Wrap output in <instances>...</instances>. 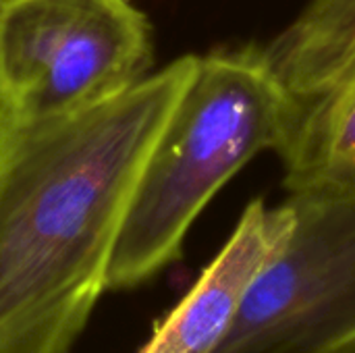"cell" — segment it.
I'll list each match as a JSON object with an SVG mask.
<instances>
[{
  "label": "cell",
  "instance_id": "6",
  "mask_svg": "<svg viewBox=\"0 0 355 353\" xmlns=\"http://www.w3.org/2000/svg\"><path fill=\"white\" fill-rule=\"evenodd\" d=\"M291 221L285 202L268 208L262 200H252L227 243L137 353L214 352L229 333L250 285L285 239Z\"/></svg>",
  "mask_w": 355,
  "mask_h": 353
},
{
  "label": "cell",
  "instance_id": "2",
  "mask_svg": "<svg viewBox=\"0 0 355 353\" xmlns=\"http://www.w3.org/2000/svg\"><path fill=\"white\" fill-rule=\"evenodd\" d=\"M283 133L285 100L260 46L198 56L133 191L108 291L135 289L177 262L210 200L252 158L277 152Z\"/></svg>",
  "mask_w": 355,
  "mask_h": 353
},
{
  "label": "cell",
  "instance_id": "1",
  "mask_svg": "<svg viewBox=\"0 0 355 353\" xmlns=\"http://www.w3.org/2000/svg\"><path fill=\"white\" fill-rule=\"evenodd\" d=\"M187 54L129 89L0 129V353H71L108 291L144 164L196 71Z\"/></svg>",
  "mask_w": 355,
  "mask_h": 353
},
{
  "label": "cell",
  "instance_id": "7",
  "mask_svg": "<svg viewBox=\"0 0 355 353\" xmlns=\"http://www.w3.org/2000/svg\"><path fill=\"white\" fill-rule=\"evenodd\" d=\"M329 353H355V341L347 343V345H343V347H339V350H333V352H329Z\"/></svg>",
  "mask_w": 355,
  "mask_h": 353
},
{
  "label": "cell",
  "instance_id": "4",
  "mask_svg": "<svg viewBox=\"0 0 355 353\" xmlns=\"http://www.w3.org/2000/svg\"><path fill=\"white\" fill-rule=\"evenodd\" d=\"M291 227L212 353H329L355 341V187L289 191Z\"/></svg>",
  "mask_w": 355,
  "mask_h": 353
},
{
  "label": "cell",
  "instance_id": "5",
  "mask_svg": "<svg viewBox=\"0 0 355 353\" xmlns=\"http://www.w3.org/2000/svg\"><path fill=\"white\" fill-rule=\"evenodd\" d=\"M260 52L285 100V187H355V0H308Z\"/></svg>",
  "mask_w": 355,
  "mask_h": 353
},
{
  "label": "cell",
  "instance_id": "8",
  "mask_svg": "<svg viewBox=\"0 0 355 353\" xmlns=\"http://www.w3.org/2000/svg\"><path fill=\"white\" fill-rule=\"evenodd\" d=\"M6 121V108H4V102H2V96H0V129Z\"/></svg>",
  "mask_w": 355,
  "mask_h": 353
},
{
  "label": "cell",
  "instance_id": "3",
  "mask_svg": "<svg viewBox=\"0 0 355 353\" xmlns=\"http://www.w3.org/2000/svg\"><path fill=\"white\" fill-rule=\"evenodd\" d=\"M152 27L133 0H0V96L10 119L104 102L150 75Z\"/></svg>",
  "mask_w": 355,
  "mask_h": 353
}]
</instances>
